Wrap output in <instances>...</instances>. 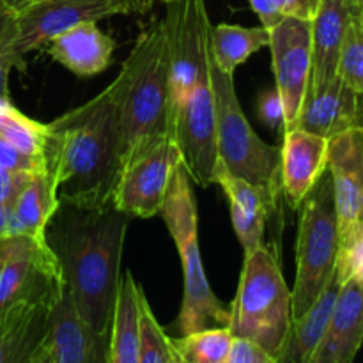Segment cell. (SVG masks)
<instances>
[{
    "label": "cell",
    "mask_w": 363,
    "mask_h": 363,
    "mask_svg": "<svg viewBox=\"0 0 363 363\" xmlns=\"http://www.w3.org/2000/svg\"><path fill=\"white\" fill-rule=\"evenodd\" d=\"M35 172H21V170L0 169V204H13L21 188Z\"/></svg>",
    "instance_id": "836d02e7"
},
{
    "label": "cell",
    "mask_w": 363,
    "mask_h": 363,
    "mask_svg": "<svg viewBox=\"0 0 363 363\" xmlns=\"http://www.w3.org/2000/svg\"><path fill=\"white\" fill-rule=\"evenodd\" d=\"M123 67L126 71V85L121 99V169L138 151L162 138L172 137L169 45L163 20L155 21L138 35Z\"/></svg>",
    "instance_id": "3957f363"
},
{
    "label": "cell",
    "mask_w": 363,
    "mask_h": 363,
    "mask_svg": "<svg viewBox=\"0 0 363 363\" xmlns=\"http://www.w3.org/2000/svg\"><path fill=\"white\" fill-rule=\"evenodd\" d=\"M257 116L272 130H284L286 126V110L282 98L275 87L261 92L257 99Z\"/></svg>",
    "instance_id": "4dcf8cb0"
},
{
    "label": "cell",
    "mask_w": 363,
    "mask_h": 363,
    "mask_svg": "<svg viewBox=\"0 0 363 363\" xmlns=\"http://www.w3.org/2000/svg\"><path fill=\"white\" fill-rule=\"evenodd\" d=\"M291 323V289L273 248L262 243L245 252L240 286L229 305V332L277 358Z\"/></svg>",
    "instance_id": "5b68a950"
},
{
    "label": "cell",
    "mask_w": 363,
    "mask_h": 363,
    "mask_svg": "<svg viewBox=\"0 0 363 363\" xmlns=\"http://www.w3.org/2000/svg\"><path fill=\"white\" fill-rule=\"evenodd\" d=\"M130 216L113 202L78 206L59 201L45 229L64 289L82 321L98 335L112 332L121 284V259Z\"/></svg>",
    "instance_id": "6da1fadb"
},
{
    "label": "cell",
    "mask_w": 363,
    "mask_h": 363,
    "mask_svg": "<svg viewBox=\"0 0 363 363\" xmlns=\"http://www.w3.org/2000/svg\"><path fill=\"white\" fill-rule=\"evenodd\" d=\"M215 183L222 186L229 199L230 220L243 250L261 247L268 218L277 211L279 195L234 176L222 163L216 165Z\"/></svg>",
    "instance_id": "2e32d148"
},
{
    "label": "cell",
    "mask_w": 363,
    "mask_h": 363,
    "mask_svg": "<svg viewBox=\"0 0 363 363\" xmlns=\"http://www.w3.org/2000/svg\"><path fill=\"white\" fill-rule=\"evenodd\" d=\"M337 77L363 94V13L354 14L346 28L337 59Z\"/></svg>",
    "instance_id": "484cf974"
},
{
    "label": "cell",
    "mask_w": 363,
    "mask_h": 363,
    "mask_svg": "<svg viewBox=\"0 0 363 363\" xmlns=\"http://www.w3.org/2000/svg\"><path fill=\"white\" fill-rule=\"evenodd\" d=\"M48 315H38L14 332L0 335V363H27L48 333Z\"/></svg>",
    "instance_id": "4316f807"
},
{
    "label": "cell",
    "mask_w": 363,
    "mask_h": 363,
    "mask_svg": "<svg viewBox=\"0 0 363 363\" xmlns=\"http://www.w3.org/2000/svg\"><path fill=\"white\" fill-rule=\"evenodd\" d=\"M140 284L130 269L121 275L110 332L108 363H140Z\"/></svg>",
    "instance_id": "ffe728a7"
},
{
    "label": "cell",
    "mask_w": 363,
    "mask_h": 363,
    "mask_svg": "<svg viewBox=\"0 0 363 363\" xmlns=\"http://www.w3.org/2000/svg\"><path fill=\"white\" fill-rule=\"evenodd\" d=\"M296 240V280L291 289V318H303L335 273L339 250L332 176L325 172L300 204Z\"/></svg>",
    "instance_id": "ba28073f"
},
{
    "label": "cell",
    "mask_w": 363,
    "mask_h": 363,
    "mask_svg": "<svg viewBox=\"0 0 363 363\" xmlns=\"http://www.w3.org/2000/svg\"><path fill=\"white\" fill-rule=\"evenodd\" d=\"M208 69L215 103L218 163L234 176L280 197V147L266 144L250 126L236 96L234 74L220 69L213 59L211 45H208Z\"/></svg>",
    "instance_id": "52a82bcc"
},
{
    "label": "cell",
    "mask_w": 363,
    "mask_h": 363,
    "mask_svg": "<svg viewBox=\"0 0 363 363\" xmlns=\"http://www.w3.org/2000/svg\"><path fill=\"white\" fill-rule=\"evenodd\" d=\"M16 20L14 13L0 4V101L9 98V74L13 69L25 71L27 62L14 50Z\"/></svg>",
    "instance_id": "f1b7e54d"
},
{
    "label": "cell",
    "mask_w": 363,
    "mask_h": 363,
    "mask_svg": "<svg viewBox=\"0 0 363 363\" xmlns=\"http://www.w3.org/2000/svg\"><path fill=\"white\" fill-rule=\"evenodd\" d=\"M328 167V140L308 131L287 130L280 147V183L282 195L293 209L300 208Z\"/></svg>",
    "instance_id": "9a60e30c"
},
{
    "label": "cell",
    "mask_w": 363,
    "mask_h": 363,
    "mask_svg": "<svg viewBox=\"0 0 363 363\" xmlns=\"http://www.w3.org/2000/svg\"><path fill=\"white\" fill-rule=\"evenodd\" d=\"M248 2H250L252 9H254L255 14L259 16V20H261L262 27L268 28V30L272 27H275V25L284 18L282 14L275 9L272 0H248Z\"/></svg>",
    "instance_id": "d590c367"
},
{
    "label": "cell",
    "mask_w": 363,
    "mask_h": 363,
    "mask_svg": "<svg viewBox=\"0 0 363 363\" xmlns=\"http://www.w3.org/2000/svg\"><path fill=\"white\" fill-rule=\"evenodd\" d=\"M59 206L57 181L52 167L46 165L39 172L32 174L28 183L11 204L14 234L45 240V229L50 216Z\"/></svg>",
    "instance_id": "44dd1931"
},
{
    "label": "cell",
    "mask_w": 363,
    "mask_h": 363,
    "mask_svg": "<svg viewBox=\"0 0 363 363\" xmlns=\"http://www.w3.org/2000/svg\"><path fill=\"white\" fill-rule=\"evenodd\" d=\"M335 273L340 284L351 277L363 275V225L339 236Z\"/></svg>",
    "instance_id": "f546056e"
},
{
    "label": "cell",
    "mask_w": 363,
    "mask_h": 363,
    "mask_svg": "<svg viewBox=\"0 0 363 363\" xmlns=\"http://www.w3.org/2000/svg\"><path fill=\"white\" fill-rule=\"evenodd\" d=\"M293 128L326 140L354 128H362V94L342 84L339 77L323 87L305 91Z\"/></svg>",
    "instance_id": "4fadbf2b"
},
{
    "label": "cell",
    "mask_w": 363,
    "mask_h": 363,
    "mask_svg": "<svg viewBox=\"0 0 363 363\" xmlns=\"http://www.w3.org/2000/svg\"><path fill=\"white\" fill-rule=\"evenodd\" d=\"M160 215L176 243L183 262V303L177 328L181 335L202 330L227 328L229 305L223 303L208 282L199 247V215L191 179L181 163L172 176L169 194Z\"/></svg>",
    "instance_id": "277c9868"
},
{
    "label": "cell",
    "mask_w": 363,
    "mask_h": 363,
    "mask_svg": "<svg viewBox=\"0 0 363 363\" xmlns=\"http://www.w3.org/2000/svg\"><path fill=\"white\" fill-rule=\"evenodd\" d=\"M339 289L340 280L337 279V273H333L311 311L298 321L291 323L282 350L275 358L277 363H311L312 354L321 342V337L328 325Z\"/></svg>",
    "instance_id": "7402d4cb"
},
{
    "label": "cell",
    "mask_w": 363,
    "mask_h": 363,
    "mask_svg": "<svg viewBox=\"0 0 363 363\" xmlns=\"http://www.w3.org/2000/svg\"><path fill=\"white\" fill-rule=\"evenodd\" d=\"M62 291L59 264L45 240L25 234L0 240V335L50 314Z\"/></svg>",
    "instance_id": "8992f818"
},
{
    "label": "cell",
    "mask_w": 363,
    "mask_h": 363,
    "mask_svg": "<svg viewBox=\"0 0 363 363\" xmlns=\"http://www.w3.org/2000/svg\"><path fill=\"white\" fill-rule=\"evenodd\" d=\"M48 340L55 363H108L110 335H98L82 321L66 289L50 311Z\"/></svg>",
    "instance_id": "e0dca14e"
},
{
    "label": "cell",
    "mask_w": 363,
    "mask_h": 363,
    "mask_svg": "<svg viewBox=\"0 0 363 363\" xmlns=\"http://www.w3.org/2000/svg\"><path fill=\"white\" fill-rule=\"evenodd\" d=\"M124 85L123 67L105 91L46 124L48 140L43 158L55 174L59 201L78 206L113 202L123 160Z\"/></svg>",
    "instance_id": "7a4b0ae2"
},
{
    "label": "cell",
    "mask_w": 363,
    "mask_h": 363,
    "mask_svg": "<svg viewBox=\"0 0 363 363\" xmlns=\"http://www.w3.org/2000/svg\"><path fill=\"white\" fill-rule=\"evenodd\" d=\"M30 2H34V0H0V4H2V6H6L7 9L13 11V13H18V11H21L25 6H28Z\"/></svg>",
    "instance_id": "ab89813d"
},
{
    "label": "cell",
    "mask_w": 363,
    "mask_h": 363,
    "mask_svg": "<svg viewBox=\"0 0 363 363\" xmlns=\"http://www.w3.org/2000/svg\"><path fill=\"white\" fill-rule=\"evenodd\" d=\"M233 339L229 328L202 330L170 337V347L176 363H225Z\"/></svg>",
    "instance_id": "cb8c5ba5"
},
{
    "label": "cell",
    "mask_w": 363,
    "mask_h": 363,
    "mask_svg": "<svg viewBox=\"0 0 363 363\" xmlns=\"http://www.w3.org/2000/svg\"><path fill=\"white\" fill-rule=\"evenodd\" d=\"M116 41L106 35L96 21H84L48 43V53L53 60L78 77H94L112 62Z\"/></svg>",
    "instance_id": "d6986e66"
},
{
    "label": "cell",
    "mask_w": 363,
    "mask_h": 363,
    "mask_svg": "<svg viewBox=\"0 0 363 363\" xmlns=\"http://www.w3.org/2000/svg\"><path fill=\"white\" fill-rule=\"evenodd\" d=\"M360 2H363V0H360Z\"/></svg>",
    "instance_id": "60d3db41"
},
{
    "label": "cell",
    "mask_w": 363,
    "mask_h": 363,
    "mask_svg": "<svg viewBox=\"0 0 363 363\" xmlns=\"http://www.w3.org/2000/svg\"><path fill=\"white\" fill-rule=\"evenodd\" d=\"M113 14H131L124 0H34L14 13L16 39L14 50L20 57L48 45L55 35L84 21H96Z\"/></svg>",
    "instance_id": "30bf717a"
},
{
    "label": "cell",
    "mask_w": 363,
    "mask_h": 363,
    "mask_svg": "<svg viewBox=\"0 0 363 363\" xmlns=\"http://www.w3.org/2000/svg\"><path fill=\"white\" fill-rule=\"evenodd\" d=\"M0 138L25 155L43 158L48 140V126L21 113L11 99L0 101ZM45 160V158H43Z\"/></svg>",
    "instance_id": "d4e9b609"
},
{
    "label": "cell",
    "mask_w": 363,
    "mask_h": 363,
    "mask_svg": "<svg viewBox=\"0 0 363 363\" xmlns=\"http://www.w3.org/2000/svg\"><path fill=\"white\" fill-rule=\"evenodd\" d=\"M225 363H277V360L257 344L234 337Z\"/></svg>",
    "instance_id": "d6a6232c"
},
{
    "label": "cell",
    "mask_w": 363,
    "mask_h": 363,
    "mask_svg": "<svg viewBox=\"0 0 363 363\" xmlns=\"http://www.w3.org/2000/svg\"><path fill=\"white\" fill-rule=\"evenodd\" d=\"M140 363H176L170 337L156 321L145 294L140 296Z\"/></svg>",
    "instance_id": "83f0119b"
},
{
    "label": "cell",
    "mask_w": 363,
    "mask_h": 363,
    "mask_svg": "<svg viewBox=\"0 0 363 363\" xmlns=\"http://www.w3.org/2000/svg\"><path fill=\"white\" fill-rule=\"evenodd\" d=\"M211 53L220 69L234 74L238 66L248 57L269 45V30L261 27H241V25L220 23L211 25Z\"/></svg>",
    "instance_id": "603a6c76"
},
{
    "label": "cell",
    "mask_w": 363,
    "mask_h": 363,
    "mask_svg": "<svg viewBox=\"0 0 363 363\" xmlns=\"http://www.w3.org/2000/svg\"><path fill=\"white\" fill-rule=\"evenodd\" d=\"M363 342V275L340 284L311 363H353Z\"/></svg>",
    "instance_id": "5bb4252c"
},
{
    "label": "cell",
    "mask_w": 363,
    "mask_h": 363,
    "mask_svg": "<svg viewBox=\"0 0 363 363\" xmlns=\"http://www.w3.org/2000/svg\"><path fill=\"white\" fill-rule=\"evenodd\" d=\"M0 169L21 170V172H39L45 169V160L25 155L20 149L0 138Z\"/></svg>",
    "instance_id": "1f68e13d"
},
{
    "label": "cell",
    "mask_w": 363,
    "mask_h": 363,
    "mask_svg": "<svg viewBox=\"0 0 363 363\" xmlns=\"http://www.w3.org/2000/svg\"><path fill=\"white\" fill-rule=\"evenodd\" d=\"M124 2L130 6L131 13L145 14V13H149V11H151L155 0H124Z\"/></svg>",
    "instance_id": "f35d334b"
},
{
    "label": "cell",
    "mask_w": 363,
    "mask_h": 363,
    "mask_svg": "<svg viewBox=\"0 0 363 363\" xmlns=\"http://www.w3.org/2000/svg\"><path fill=\"white\" fill-rule=\"evenodd\" d=\"M360 13H363L360 0H321L311 21L312 67L307 91L323 87L337 77L340 43L351 18Z\"/></svg>",
    "instance_id": "ac0fdd59"
},
{
    "label": "cell",
    "mask_w": 363,
    "mask_h": 363,
    "mask_svg": "<svg viewBox=\"0 0 363 363\" xmlns=\"http://www.w3.org/2000/svg\"><path fill=\"white\" fill-rule=\"evenodd\" d=\"M275 89L282 98L286 110V126L291 130L296 123L312 67L311 21L284 16L275 27L269 28Z\"/></svg>",
    "instance_id": "8fae6325"
},
{
    "label": "cell",
    "mask_w": 363,
    "mask_h": 363,
    "mask_svg": "<svg viewBox=\"0 0 363 363\" xmlns=\"http://www.w3.org/2000/svg\"><path fill=\"white\" fill-rule=\"evenodd\" d=\"M11 234H14L11 204H0V240L11 236Z\"/></svg>",
    "instance_id": "8d00e7d4"
},
{
    "label": "cell",
    "mask_w": 363,
    "mask_h": 363,
    "mask_svg": "<svg viewBox=\"0 0 363 363\" xmlns=\"http://www.w3.org/2000/svg\"><path fill=\"white\" fill-rule=\"evenodd\" d=\"M272 2L282 16L312 21V18L318 13L321 0H272Z\"/></svg>",
    "instance_id": "e575fe53"
},
{
    "label": "cell",
    "mask_w": 363,
    "mask_h": 363,
    "mask_svg": "<svg viewBox=\"0 0 363 363\" xmlns=\"http://www.w3.org/2000/svg\"><path fill=\"white\" fill-rule=\"evenodd\" d=\"M27 363H55V362H53L52 347H50L48 333H46L45 340L39 344V347L34 351V353H32V357L28 358Z\"/></svg>",
    "instance_id": "74e56055"
},
{
    "label": "cell",
    "mask_w": 363,
    "mask_h": 363,
    "mask_svg": "<svg viewBox=\"0 0 363 363\" xmlns=\"http://www.w3.org/2000/svg\"><path fill=\"white\" fill-rule=\"evenodd\" d=\"M328 172L332 176L339 236L363 225V130L340 133L328 140Z\"/></svg>",
    "instance_id": "7c38bea8"
},
{
    "label": "cell",
    "mask_w": 363,
    "mask_h": 363,
    "mask_svg": "<svg viewBox=\"0 0 363 363\" xmlns=\"http://www.w3.org/2000/svg\"><path fill=\"white\" fill-rule=\"evenodd\" d=\"M183 163L172 137L147 145L124 162L113 190V206L130 218L160 215L169 194L172 176Z\"/></svg>",
    "instance_id": "9c48e42d"
}]
</instances>
